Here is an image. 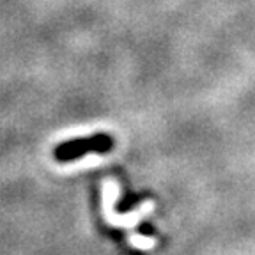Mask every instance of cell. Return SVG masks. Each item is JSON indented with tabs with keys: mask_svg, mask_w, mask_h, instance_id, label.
<instances>
[{
	"mask_svg": "<svg viewBox=\"0 0 255 255\" xmlns=\"http://www.w3.org/2000/svg\"><path fill=\"white\" fill-rule=\"evenodd\" d=\"M116 140L108 133H96L91 136H80V138L66 140L53 149V158L59 163H71L76 159L91 154H107L114 149Z\"/></svg>",
	"mask_w": 255,
	"mask_h": 255,
	"instance_id": "1",
	"label": "cell"
}]
</instances>
